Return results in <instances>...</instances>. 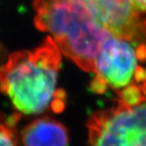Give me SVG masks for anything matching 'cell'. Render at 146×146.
<instances>
[{"label": "cell", "instance_id": "6da1fadb", "mask_svg": "<svg viewBox=\"0 0 146 146\" xmlns=\"http://www.w3.org/2000/svg\"><path fill=\"white\" fill-rule=\"evenodd\" d=\"M61 59V51L48 36L38 48L12 53L0 65V91L19 113L64 108V94L57 89Z\"/></svg>", "mask_w": 146, "mask_h": 146}, {"label": "cell", "instance_id": "7a4b0ae2", "mask_svg": "<svg viewBox=\"0 0 146 146\" xmlns=\"http://www.w3.org/2000/svg\"><path fill=\"white\" fill-rule=\"evenodd\" d=\"M34 22L48 33L62 55L83 70L92 72L100 47L110 34L78 0H34Z\"/></svg>", "mask_w": 146, "mask_h": 146}, {"label": "cell", "instance_id": "3957f363", "mask_svg": "<svg viewBox=\"0 0 146 146\" xmlns=\"http://www.w3.org/2000/svg\"><path fill=\"white\" fill-rule=\"evenodd\" d=\"M86 125L89 146H146V97L117 98L112 108L93 113Z\"/></svg>", "mask_w": 146, "mask_h": 146}, {"label": "cell", "instance_id": "277c9868", "mask_svg": "<svg viewBox=\"0 0 146 146\" xmlns=\"http://www.w3.org/2000/svg\"><path fill=\"white\" fill-rule=\"evenodd\" d=\"M140 62L137 46L109 35L104 40L94 62L92 91L96 93L109 89L117 92L134 84Z\"/></svg>", "mask_w": 146, "mask_h": 146}, {"label": "cell", "instance_id": "5b68a950", "mask_svg": "<svg viewBox=\"0 0 146 146\" xmlns=\"http://www.w3.org/2000/svg\"><path fill=\"white\" fill-rule=\"evenodd\" d=\"M92 19L108 32L146 48V15L132 0H78Z\"/></svg>", "mask_w": 146, "mask_h": 146}, {"label": "cell", "instance_id": "8992f818", "mask_svg": "<svg viewBox=\"0 0 146 146\" xmlns=\"http://www.w3.org/2000/svg\"><path fill=\"white\" fill-rule=\"evenodd\" d=\"M23 146H68L67 129L61 122L42 117L30 122L21 132Z\"/></svg>", "mask_w": 146, "mask_h": 146}, {"label": "cell", "instance_id": "52a82bcc", "mask_svg": "<svg viewBox=\"0 0 146 146\" xmlns=\"http://www.w3.org/2000/svg\"><path fill=\"white\" fill-rule=\"evenodd\" d=\"M20 113L5 115L0 113V146H19L17 124Z\"/></svg>", "mask_w": 146, "mask_h": 146}, {"label": "cell", "instance_id": "ba28073f", "mask_svg": "<svg viewBox=\"0 0 146 146\" xmlns=\"http://www.w3.org/2000/svg\"><path fill=\"white\" fill-rule=\"evenodd\" d=\"M135 83L140 86L143 94L146 97V69L141 66L137 68L135 75Z\"/></svg>", "mask_w": 146, "mask_h": 146}, {"label": "cell", "instance_id": "9c48e42d", "mask_svg": "<svg viewBox=\"0 0 146 146\" xmlns=\"http://www.w3.org/2000/svg\"><path fill=\"white\" fill-rule=\"evenodd\" d=\"M132 1L138 11L146 15V0H132Z\"/></svg>", "mask_w": 146, "mask_h": 146}]
</instances>
